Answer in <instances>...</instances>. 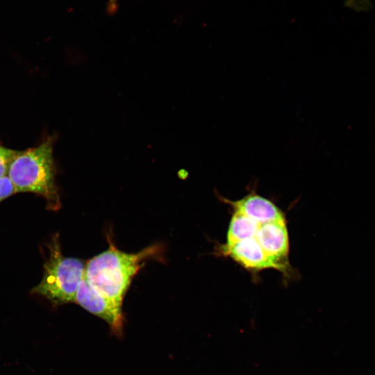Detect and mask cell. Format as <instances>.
I'll return each instance as SVG.
<instances>
[{
    "label": "cell",
    "instance_id": "6da1fadb",
    "mask_svg": "<svg viewBox=\"0 0 375 375\" xmlns=\"http://www.w3.org/2000/svg\"><path fill=\"white\" fill-rule=\"evenodd\" d=\"M158 249L155 244L129 253L117 249L110 240L107 250L85 263L84 278L99 293L122 307L133 277L144 266V261L154 257Z\"/></svg>",
    "mask_w": 375,
    "mask_h": 375
},
{
    "label": "cell",
    "instance_id": "7a4b0ae2",
    "mask_svg": "<svg viewBox=\"0 0 375 375\" xmlns=\"http://www.w3.org/2000/svg\"><path fill=\"white\" fill-rule=\"evenodd\" d=\"M53 142L49 138L36 147L19 151L8 176L16 192H33L43 197L49 209L61 206L55 181Z\"/></svg>",
    "mask_w": 375,
    "mask_h": 375
},
{
    "label": "cell",
    "instance_id": "3957f363",
    "mask_svg": "<svg viewBox=\"0 0 375 375\" xmlns=\"http://www.w3.org/2000/svg\"><path fill=\"white\" fill-rule=\"evenodd\" d=\"M48 247L49 258L44 265L42 278L33 292L55 304L74 302L78 285L84 277L85 263L63 256L58 234L53 236Z\"/></svg>",
    "mask_w": 375,
    "mask_h": 375
},
{
    "label": "cell",
    "instance_id": "277c9868",
    "mask_svg": "<svg viewBox=\"0 0 375 375\" xmlns=\"http://www.w3.org/2000/svg\"><path fill=\"white\" fill-rule=\"evenodd\" d=\"M74 302L104 320L116 335L122 334L124 324L122 307L99 293L84 277L78 285Z\"/></svg>",
    "mask_w": 375,
    "mask_h": 375
},
{
    "label": "cell",
    "instance_id": "5b68a950",
    "mask_svg": "<svg viewBox=\"0 0 375 375\" xmlns=\"http://www.w3.org/2000/svg\"><path fill=\"white\" fill-rule=\"evenodd\" d=\"M255 238L279 271L288 275L290 265L288 261L289 236L285 219L260 224Z\"/></svg>",
    "mask_w": 375,
    "mask_h": 375
},
{
    "label": "cell",
    "instance_id": "8992f818",
    "mask_svg": "<svg viewBox=\"0 0 375 375\" xmlns=\"http://www.w3.org/2000/svg\"><path fill=\"white\" fill-rule=\"evenodd\" d=\"M220 249L222 253L229 256L247 270L259 272L274 269L279 271L277 265L265 253L255 238L232 244H223Z\"/></svg>",
    "mask_w": 375,
    "mask_h": 375
},
{
    "label": "cell",
    "instance_id": "52a82bcc",
    "mask_svg": "<svg viewBox=\"0 0 375 375\" xmlns=\"http://www.w3.org/2000/svg\"><path fill=\"white\" fill-rule=\"evenodd\" d=\"M222 199L233 208L234 212H240L259 224L285 219L283 212L276 204L255 192L237 201Z\"/></svg>",
    "mask_w": 375,
    "mask_h": 375
},
{
    "label": "cell",
    "instance_id": "ba28073f",
    "mask_svg": "<svg viewBox=\"0 0 375 375\" xmlns=\"http://www.w3.org/2000/svg\"><path fill=\"white\" fill-rule=\"evenodd\" d=\"M259 224L250 217L234 212L231 219L226 244H232L245 239L255 238Z\"/></svg>",
    "mask_w": 375,
    "mask_h": 375
},
{
    "label": "cell",
    "instance_id": "9c48e42d",
    "mask_svg": "<svg viewBox=\"0 0 375 375\" xmlns=\"http://www.w3.org/2000/svg\"><path fill=\"white\" fill-rule=\"evenodd\" d=\"M19 151L0 145V178L8 176L10 165Z\"/></svg>",
    "mask_w": 375,
    "mask_h": 375
},
{
    "label": "cell",
    "instance_id": "30bf717a",
    "mask_svg": "<svg viewBox=\"0 0 375 375\" xmlns=\"http://www.w3.org/2000/svg\"><path fill=\"white\" fill-rule=\"evenodd\" d=\"M15 192V187L8 176L0 178V203Z\"/></svg>",
    "mask_w": 375,
    "mask_h": 375
},
{
    "label": "cell",
    "instance_id": "8fae6325",
    "mask_svg": "<svg viewBox=\"0 0 375 375\" xmlns=\"http://www.w3.org/2000/svg\"><path fill=\"white\" fill-rule=\"evenodd\" d=\"M118 0H108V10L110 14L116 12Z\"/></svg>",
    "mask_w": 375,
    "mask_h": 375
}]
</instances>
